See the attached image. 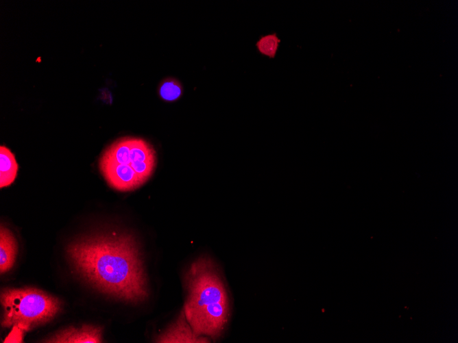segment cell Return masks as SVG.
Listing matches in <instances>:
<instances>
[{
    "mask_svg": "<svg viewBox=\"0 0 458 343\" xmlns=\"http://www.w3.org/2000/svg\"><path fill=\"white\" fill-rule=\"evenodd\" d=\"M67 259L75 273L98 292L137 304L149 294L143 255L135 237L108 230L70 242Z\"/></svg>",
    "mask_w": 458,
    "mask_h": 343,
    "instance_id": "1",
    "label": "cell"
},
{
    "mask_svg": "<svg viewBox=\"0 0 458 343\" xmlns=\"http://www.w3.org/2000/svg\"><path fill=\"white\" fill-rule=\"evenodd\" d=\"M186 298V318L198 335L217 340L226 330L230 316V301L217 264L202 256L191 263L184 275Z\"/></svg>",
    "mask_w": 458,
    "mask_h": 343,
    "instance_id": "2",
    "label": "cell"
},
{
    "mask_svg": "<svg viewBox=\"0 0 458 343\" xmlns=\"http://www.w3.org/2000/svg\"><path fill=\"white\" fill-rule=\"evenodd\" d=\"M156 165L153 146L143 138L123 137L109 145L99 160V168L112 188L128 192L137 189L152 175Z\"/></svg>",
    "mask_w": 458,
    "mask_h": 343,
    "instance_id": "3",
    "label": "cell"
},
{
    "mask_svg": "<svg viewBox=\"0 0 458 343\" xmlns=\"http://www.w3.org/2000/svg\"><path fill=\"white\" fill-rule=\"evenodd\" d=\"M0 300L1 326L21 332L51 322L62 307L58 298L32 287L2 288Z\"/></svg>",
    "mask_w": 458,
    "mask_h": 343,
    "instance_id": "4",
    "label": "cell"
},
{
    "mask_svg": "<svg viewBox=\"0 0 458 343\" xmlns=\"http://www.w3.org/2000/svg\"><path fill=\"white\" fill-rule=\"evenodd\" d=\"M102 341V328L93 325L68 327L43 340L48 343H99Z\"/></svg>",
    "mask_w": 458,
    "mask_h": 343,
    "instance_id": "5",
    "label": "cell"
},
{
    "mask_svg": "<svg viewBox=\"0 0 458 343\" xmlns=\"http://www.w3.org/2000/svg\"><path fill=\"white\" fill-rule=\"evenodd\" d=\"M208 337L197 334L188 322L182 310L176 320L167 329L156 339V342L161 343H206L210 342Z\"/></svg>",
    "mask_w": 458,
    "mask_h": 343,
    "instance_id": "6",
    "label": "cell"
},
{
    "mask_svg": "<svg viewBox=\"0 0 458 343\" xmlns=\"http://www.w3.org/2000/svg\"><path fill=\"white\" fill-rule=\"evenodd\" d=\"M18 252V244L12 232L6 227L0 228V272L4 274L14 266Z\"/></svg>",
    "mask_w": 458,
    "mask_h": 343,
    "instance_id": "7",
    "label": "cell"
},
{
    "mask_svg": "<svg viewBox=\"0 0 458 343\" xmlns=\"http://www.w3.org/2000/svg\"><path fill=\"white\" fill-rule=\"evenodd\" d=\"M18 164L14 155L5 146L0 147V188L11 185L15 180Z\"/></svg>",
    "mask_w": 458,
    "mask_h": 343,
    "instance_id": "8",
    "label": "cell"
},
{
    "mask_svg": "<svg viewBox=\"0 0 458 343\" xmlns=\"http://www.w3.org/2000/svg\"><path fill=\"white\" fill-rule=\"evenodd\" d=\"M280 40L276 33L261 36L256 42L258 51L263 55L274 58L278 51Z\"/></svg>",
    "mask_w": 458,
    "mask_h": 343,
    "instance_id": "9",
    "label": "cell"
},
{
    "mask_svg": "<svg viewBox=\"0 0 458 343\" xmlns=\"http://www.w3.org/2000/svg\"><path fill=\"white\" fill-rule=\"evenodd\" d=\"M182 93V88L180 82L173 78L165 79L160 85L159 94L166 101H173L179 99Z\"/></svg>",
    "mask_w": 458,
    "mask_h": 343,
    "instance_id": "10",
    "label": "cell"
}]
</instances>
